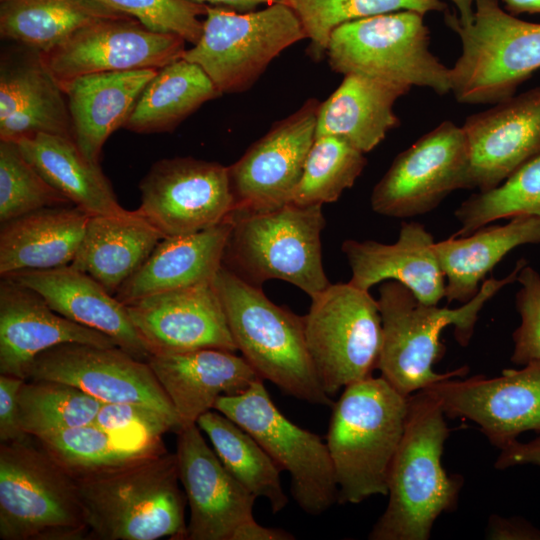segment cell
Wrapping results in <instances>:
<instances>
[{
	"instance_id": "6da1fadb",
	"label": "cell",
	"mask_w": 540,
	"mask_h": 540,
	"mask_svg": "<svg viewBox=\"0 0 540 540\" xmlns=\"http://www.w3.org/2000/svg\"><path fill=\"white\" fill-rule=\"evenodd\" d=\"M73 478L88 539H186L187 499L180 488L177 457L163 445Z\"/></svg>"
},
{
	"instance_id": "7a4b0ae2",
	"label": "cell",
	"mask_w": 540,
	"mask_h": 540,
	"mask_svg": "<svg viewBox=\"0 0 540 540\" xmlns=\"http://www.w3.org/2000/svg\"><path fill=\"white\" fill-rule=\"evenodd\" d=\"M526 264L528 261L521 258L506 277L486 279L474 298L454 309L421 303L397 281L382 282L377 299L382 322L377 366L381 377L404 396H410L435 382L466 375L467 367L447 373L433 370L445 351L440 341L442 330L453 325L458 343L468 345L484 304L503 287L517 281Z\"/></svg>"
},
{
	"instance_id": "3957f363",
	"label": "cell",
	"mask_w": 540,
	"mask_h": 540,
	"mask_svg": "<svg viewBox=\"0 0 540 540\" xmlns=\"http://www.w3.org/2000/svg\"><path fill=\"white\" fill-rule=\"evenodd\" d=\"M445 413L427 389L409 396L405 430L388 478V503L373 526L371 540H427L437 518L455 509L460 475L442 467L449 435Z\"/></svg>"
},
{
	"instance_id": "277c9868",
	"label": "cell",
	"mask_w": 540,
	"mask_h": 540,
	"mask_svg": "<svg viewBox=\"0 0 540 540\" xmlns=\"http://www.w3.org/2000/svg\"><path fill=\"white\" fill-rule=\"evenodd\" d=\"M409 396L383 377L344 388L332 414L326 444L338 486V503L358 504L388 494V478L404 434Z\"/></svg>"
},
{
	"instance_id": "5b68a950",
	"label": "cell",
	"mask_w": 540,
	"mask_h": 540,
	"mask_svg": "<svg viewBox=\"0 0 540 540\" xmlns=\"http://www.w3.org/2000/svg\"><path fill=\"white\" fill-rule=\"evenodd\" d=\"M213 283L237 351L257 374L298 400L332 406L307 348L303 316L275 304L224 265Z\"/></svg>"
},
{
	"instance_id": "8992f818",
	"label": "cell",
	"mask_w": 540,
	"mask_h": 540,
	"mask_svg": "<svg viewBox=\"0 0 540 540\" xmlns=\"http://www.w3.org/2000/svg\"><path fill=\"white\" fill-rule=\"evenodd\" d=\"M322 206L290 202L268 210H233L223 265L252 285L282 280L315 297L331 284L322 261Z\"/></svg>"
},
{
	"instance_id": "52a82bcc",
	"label": "cell",
	"mask_w": 540,
	"mask_h": 540,
	"mask_svg": "<svg viewBox=\"0 0 540 540\" xmlns=\"http://www.w3.org/2000/svg\"><path fill=\"white\" fill-rule=\"evenodd\" d=\"M444 14L462 47L451 68V92L458 102H501L540 69V23L515 17L498 0H476L467 24L456 13Z\"/></svg>"
},
{
	"instance_id": "ba28073f",
	"label": "cell",
	"mask_w": 540,
	"mask_h": 540,
	"mask_svg": "<svg viewBox=\"0 0 540 540\" xmlns=\"http://www.w3.org/2000/svg\"><path fill=\"white\" fill-rule=\"evenodd\" d=\"M73 476L28 440L0 445V538L88 539Z\"/></svg>"
},
{
	"instance_id": "9c48e42d",
	"label": "cell",
	"mask_w": 540,
	"mask_h": 540,
	"mask_svg": "<svg viewBox=\"0 0 540 540\" xmlns=\"http://www.w3.org/2000/svg\"><path fill=\"white\" fill-rule=\"evenodd\" d=\"M424 14L401 10L354 20L331 34L326 55L333 71L451 92V68L429 49Z\"/></svg>"
},
{
	"instance_id": "30bf717a",
	"label": "cell",
	"mask_w": 540,
	"mask_h": 540,
	"mask_svg": "<svg viewBox=\"0 0 540 540\" xmlns=\"http://www.w3.org/2000/svg\"><path fill=\"white\" fill-rule=\"evenodd\" d=\"M305 38L286 1L248 12L207 5L202 35L182 58L200 66L221 94L240 93L283 50Z\"/></svg>"
},
{
	"instance_id": "8fae6325",
	"label": "cell",
	"mask_w": 540,
	"mask_h": 540,
	"mask_svg": "<svg viewBox=\"0 0 540 540\" xmlns=\"http://www.w3.org/2000/svg\"><path fill=\"white\" fill-rule=\"evenodd\" d=\"M307 348L322 388L329 395L372 376L377 369L382 322L368 290L330 284L311 298L303 316Z\"/></svg>"
},
{
	"instance_id": "7c38bea8",
	"label": "cell",
	"mask_w": 540,
	"mask_h": 540,
	"mask_svg": "<svg viewBox=\"0 0 540 540\" xmlns=\"http://www.w3.org/2000/svg\"><path fill=\"white\" fill-rule=\"evenodd\" d=\"M214 409L233 420L290 475V492L306 514L317 516L338 503V486L326 442L290 421L273 403L264 380L238 395L220 396Z\"/></svg>"
},
{
	"instance_id": "4fadbf2b",
	"label": "cell",
	"mask_w": 540,
	"mask_h": 540,
	"mask_svg": "<svg viewBox=\"0 0 540 540\" xmlns=\"http://www.w3.org/2000/svg\"><path fill=\"white\" fill-rule=\"evenodd\" d=\"M458 189H469L468 142L462 126L443 121L395 157L373 188L371 208L394 218L424 215Z\"/></svg>"
},
{
	"instance_id": "5bb4252c",
	"label": "cell",
	"mask_w": 540,
	"mask_h": 540,
	"mask_svg": "<svg viewBox=\"0 0 540 540\" xmlns=\"http://www.w3.org/2000/svg\"><path fill=\"white\" fill-rule=\"evenodd\" d=\"M136 209L163 237L196 233L234 210L228 166L193 157L162 159L139 184Z\"/></svg>"
},
{
	"instance_id": "9a60e30c",
	"label": "cell",
	"mask_w": 540,
	"mask_h": 540,
	"mask_svg": "<svg viewBox=\"0 0 540 540\" xmlns=\"http://www.w3.org/2000/svg\"><path fill=\"white\" fill-rule=\"evenodd\" d=\"M26 380L70 384L102 403H131L150 407L181 425L174 407L147 361L122 348L64 343L40 353Z\"/></svg>"
},
{
	"instance_id": "2e32d148",
	"label": "cell",
	"mask_w": 540,
	"mask_h": 540,
	"mask_svg": "<svg viewBox=\"0 0 540 540\" xmlns=\"http://www.w3.org/2000/svg\"><path fill=\"white\" fill-rule=\"evenodd\" d=\"M185 42L176 34L155 32L131 16H122L92 23L41 56L63 88L93 73L159 70L183 57Z\"/></svg>"
},
{
	"instance_id": "e0dca14e",
	"label": "cell",
	"mask_w": 540,
	"mask_h": 540,
	"mask_svg": "<svg viewBox=\"0 0 540 540\" xmlns=\"http://www.w3.org/2000/svg\"><path fill=\"white\" fill-rule=\"evenodd\" d=\"M424 389L439 401L446 417L475 422L499 449L524 432H540V360L519 370L505 369L497 377L449 378Z\"/></svg>"
},
{
	"instance_id": "ac0fdd59",
	"label": "cell",
	"mask_w": 540,
	"mask_h": 540,
	"mask_svg": "<svg viewBox=\"0 0 540 540\" xmlns=\"http://www.w3.org/2000/svg\"><path fill=\"white\" fill-rule=\"evenodd\" d=\"M319 103L307 100L228 166L234 210H268L292 202L316 137Z\"/></svg>"
},
{
	"instance_id": "d6986e66",
	"label": "cell",
	"mask_w": 540,
	"mask_h": 540,
	"mask_svg": "<svg viewBox=\"0 0 540 540\" xmlns=\"http://www.w3.org/2000/svg\"><path fill=\"white\" fill-rule=\"evenodd\" d=\"M126 308L150 356L204 348L237 352L213 282L159 293Z\"/></svg>"
},
{
	"instance_id": "ffe728a7",
	"label": "cell",
	"mask_w": 540,
	"mask_h": 540,
	"mask_svg": "<svg viewBox=\"0 0 540 540\" xmlns=\"http://www.w3.org/2000/svg\"><path fill=\"white\" fill-rule=\"evenodd\" d=\"M176 457L190 510L187 540H231L253 518L256 497L223 466L197 424L177 432Z\"/></svg>"
},
{
	"instance_id": "44dd1931",
	"label": "cell",
	"mask_w": 540,
	"mask_h": 540,
	"mask_svg": "<svg viewBox=\"0 0 540 540\" xmlns=\"http://www.w3.org/2000/svg\"><path fill=\"white\" fill-rule=\"evenodd\" d=\"M462 128L469 150V189L497 187L540 153V86L470 115Z\"/></svg>"
},
{
	"instance_id": "7402d4cb",
	"label": "cell",
	"mask_w": 540,
	"mask_h": 540,
	"mask_svg": "<svg viewBox=\"0 0 540 540\" xmlns=\"http://www.w3.org/2000/svg\"><path fill=\"white\" fill-rule=\"evenodd\" d=\"M64 343L117 346L109 336L55 312L35 290L4 276L0 282V374L26 380L42 352Z\"/></svg>"
},
{
	"instance_id": "603a6c76",
	"label": "cell",
	"mask_w": 540,
	"mask_h": 540,
	"mask_svg": "<svg viewBox=\"0 0 540 540\" xmlns=\"http://www.w3.org/2000/svg\"><path fill=\"white\" fill-rule=\"evenodd\" d=\"M0 64V140L36 134L73 139L66 95L48 71L41 53L18 44Z\"/></svg>"
},
{
	"instance_id": "cb8c5ba5",
	"label": "cell",
	"mask_w": 540,
	"mask_h": 540,
	"mask_svg": "<svg viewBox=\"0 0 540 540\" xmlns=\"http://www.w3.org/2000/svg\"><path fill=\"white\" fill-rule=\"evenodd\" d=\"M435 240L418 222H403L392 244L347 239L342 243L351 269L349 283L363 290L384 281H397L427 305L445 297V276L434 249Z\"/></svg>"
},
{
	"instance_id": "d4e9b609",
	"label": "cell",
	"mask_w": 540,
	"mask_h": 540,
	"mask_svg": "<svg viewBox=\"0 0 540 540\" xmlns=\"http://www.w3.org/2000/svg\"><path fill=\"white\" fill-rule=\"evenodd\" d=\"M147 362L170 399L181 429L214 409L220 396L241 394L262 379L242 356L223 349L151 355Z\"/></svg>"
},
{
	"instance_id": "484cf974",
	"label": "cell",
	"mask_w": 540,
	"mask_h": 540,
	"mask_svg": "<svg viewBox=\"0 0 540 540\" xmlns=\"http://www.w3.org/2000/svg\"><path fill=\"white\" fill-rule=\"evenodd\" d=\"M6 276L38 292L58 314L109 336L135 358L150 357L126 305L88 274L67 265Z\"/></svg>"
},
{
	"instance_id": "4316f807",
	"label": "cell",
	"mask_w": 540,
	"mask_h": 540,
	"mask_svg": "<svg viewBox=\"0 0 540 540\" xmlns=\"http://www.w3.org/2000/svg\"><path fill=\"white\" fill-rule=\"evenodd\" d=\"M231 229L229 216L205 230L163 238L115 297L127 305L159 293L213 282L223 265Z\"/></svg>"
},
{
	"instance_id": "83f0119b",
	"label": "cell",
	"mask_w": 540,
	"mask_h": 540,
	"mask_svg": "<svg viewBox=\"0 0 540 540\" xmlns=\"http://www.w3.org/2000/svg\"><path fill=\"white\" fill-rule=\"evenodd\" d=\"M156 69L93 73L75 78L62 89L66 95L73 138L91 162L100 161L108 137L128 121Z\"/></svg>"
},
{
	"instance_id": "f1b7e54d",
	"label": "cell",
	"mask_w": 540,
	"mask_h": 540,
	"mask_svg": "<svg viewBox=\"0 0 540 540\" xmlns=\"http://www.w3.org/2000/svg\"><path fill=\"white\" fill-rule=\"evenodd\" d=\"M411 88L362 75L347 74L317 109L316 137H339L364 154L398 127L393 107Z\"/></svg>"
},
{
	"instance_id": "f546056e",
	"label": "cell",
	"mask_w": 540,
	"mask_h": 540,
	"mask_svg": "<svg viewBox=\"0 0 540 540\" xmlns=\"http://www.w3.org/2000/svg\"><path fill=\"white\" fill-rule=\"evenodd\" d=\"M90 214L76 205L43 208L1 225L0 274L70 265Z\"/></svg>"
},
{
	"instance_id": "4dcf8cb0",
	"label": "cell",
	"mask_w": 540,
	"mask_h": 540,
	"mask_svg": "<svg viewBox=\"0 0 540 540\" xmlns=\"http://www.w3.org/2000/svg\"><path fill=\"white\" fill-rule=\"evenodd\" d=\"M163 238L137 210L92 215L70 265L115 295Z\"/></svg>"
},
{
	"instance_id": "1f68e13d",
	"label": "cell",
	"mask_w": 540,
	"mask_h": 540,
	"mask_svg": "<svg viewBox=\"0 0 540 540\" xmlns=\"http://www.w3.org/2000/svg\"><path fill=\"white\" fill-rule=\"evenodd\" d=\"M540 243V218L521 215L504 225H485L473 233L435 242L434 249L445 276L448 303L469 302L488 273L514 248Z\"/></svg>"
},
{
	"instance_id": "d6a6232c",
	"label": "cell",
	"mask_w": 540,
	"mask_h": 540,
	"mask_svg": "<svg viewBox=\"0 0 540 540\" xmlns=\"http://www.w3.org/2000/svg\"><path fill=\"white\" fill-rule=\"evenodd\" d=\"M16 142L28 162L53 188L91 216L126 211L100 164L88 160L73 139L41 133Z\"/></svg>"
},
{
	"instance_id": "836d02e7",
	"label": "cell",
	"mask_w": 540,
	"mask_h": 540,
	"mask_svg": "<svg viewBox=\"0 0 540 540\" xmlns=\"http://www.w3.org/2000/svg\"><path fill=\"white\" fill-rule=\"evenodd\" d=\"M128 16L97 0H1V37L46 53L78 30Z\"/></svg>"
},
{
	"instance_id": "e575fe53",
	"label": "cell",
	"mask_w": 540,
	"mask_h": 540,
	"mask_svg": "<svg viewBox=\"0 0 540 540\" xmlns=\"http://www.w3.org/2000/svg\"><path fill=\"white\" fill-rule=\"evenodd\" d=\"M220 95L200 66L181 58L157 71L124 127L135 133L170 132L205 102Z\"/></svg>"
},
{
	"instance_id": "d590c367",
	"label": "cell",
	"mask_w": 540,
	"mask_h": 540,
	"mask_svg": "<svg viewBox=\"0 0 540 540\" xmlns=\"http://www.w3.org/2000/svg\"><path fill=\"white\" fill-rule=\"evenodd\" d=\"M196 424L223 466L247 491L266 499L274 514L287 506L281 470L251 434L215 409L201 415Z\"/></svg>"
},
{
	"instance_id": "8d00e7d4",
	"label": "cell",
	"mask_w": 540,
	"mask_h": 540,
	"mask_svg": "<svg viewBox=\"0 0 540 540\" xmlns=\"http://www.w3.org/2000/svg\"><path fill=\"white\" fill-rule=\"evenodd\" d=\"M102 402L79 388L53 380H25L18 394L19 423L36 439L93 423Z\"/></svg>"
},
{
	"instance_id": "74e56055",
	"label": "cell",
	"mask_w": 540,
	"mask_h": 540,
	"mask_svg": "<svg viewBox=\"0 0 540 540\" xmlns=\"http://www.w3.org/2000/svg\"><path fill=\"white\" fill-rule=\"evenodd\" d=\"M461 227L452 236H467L500 219L528 215L540 218V153L497 187L471 195L455 211Z\"/></svg>"
},
{
	"instance_id": "f35d334b",
	"label": "cell",
	"mask_w": 540,
	"mask_h": 540,
	"mask_svg": "<svg viewBox=\"0 0 540 540\" xmlns=\"http://www.w3.org/2000/svg\"><path fill=\"white\" fill-rule=\"evenodd\" d=\"M366 164L364 153L343 139L332 135L315 137L292 202L323 205L337 201L354 185Z\"/></svg>"
},
{
	"instance_id": "ab89813d",
	"label": "cell",
	"mask_w": 540,
	"mask_h": 540,
	"mask_svg": "<svg viewBox=\"0 0 540 540\" xmlns=\"http://www.w3.org/2000/svg\"><path fill=\"white\" fill-rule=\"evenodd\" d=\"M298 16L315 57L326 53L332 32L354 20L401 10L446 12L441 0H285Z\"/></svg>"
},
{
	"instance_id": "60d3db41",
	"label": "cell",
	"mask_w": 540,
	"mask_h": 540,
	"mask_svg": "<svg viewBox=\"0 0 540 540\" xmlns=\"http://www.w3.org/2000/svg\"><path fill=\"white\" fill-rule=\"evenodd\" d=\"M40 446L72 476L127 461L148 449H132L94 423L67 428L37 438Z\"/></svg>"
},
{
	"instance_id": "b9f144b4",
	"label": "cell",
	"mask_w": 540,
	"mask_h": 540,
	"mask_svg": "<svg viewBox=\"0 0 540 540\" xmlns=\"http://www.w3.org/2000/svg\"><path fill=\"white\" fill-rule=\"evenodd\" d=\"M74 205L28 162L15 141L0 140V222L48 207Z\"/></svg>"
},
{
	"instance_id": "7bdbcfd3",
	"label": "cell",
	"mask_w": 540,
	"mask_h": 540,
	"mask_svg": "<svg viewBox=\"0 0 540 540\" xmlns=\"http://www.w3.org/2000/svg\"><path fill=\"white\" fill-rule=\"evenodd\" d=\"M108 8L138 20L148 29L172 33L193 45L203 32L207 5L186 0H97Z\"/></svg>"
},
{
	"instance_id": "ee69618b",
	"label": "cell",
	"mask_w": 540,
	"mask_h": 540,
	"mask_svg": "<svg viewBox=\"0 0 540 540\" xmlns=\"http://www.w3.org/2000/svg\"><path fill=\"white\" fill-rule=\"evenodd\" d=\"M93 423L117 440L130 438L141 447L161 445L165 433H177L176 425L160 412L131 403H102Z\"/></svg>"
},
{
	"instance_id": "f6af8a7d",
	"label": "cell",
	"mask_w": 540,
	"mask_h": 540,
	"mask_svg": "<svg viewBox=\"0 0 540 540\" xmlns=\"http://www.w3.org/2000/svg\"><path fill=\"white\" fill-rule=\"evenodd\" d=\"M521 288L516 294V309L521 323L513 332L511 362L524 366L540 360V274L526 264L518 273Z\"/></svg>"
},
{
	"instance_id": "bcb514c9",
	"label": "cell",
	"mask_w": 540,
	"mask_h": 540,
	"mask_svg": "<svg viewBox=\"0 0 540 540\" xmlns=\"http://www.w3.org/2000/svg\"><path fill=\"white\" fill-rule=\"evenodd\" d=\"M24 382L23 378L0 374V443L29 437L19 423L18 394Z\"/></svg>"
},
{
	"instance_id": "7dc6e473",
	"label": "cell",
	"mask_w": 540,
	"mask_h": 540,
	"mask_svg": "<svg viewBox=\"0 0 540 540\" xmlns=\"http://www.w3.org/2000/svg\"><path fill=\"white\" fill-rule=\"evenodd\" d=\"M486 538L495 540H540V529L522 518H502L493 515L489 519Z\"/></svg>"
},
{
	"instance_id": "c3c4849f",
	"label": "cell",
	"mask_w": 540,
	"mask_h": 540,
	"mask_svg": "<svg viewBox=\"0 0 540 540\" xmlns=\"http://www.w3.org/2000/svg\"><path fill=\"white\" fill-rule=\"evenodd\" d=\"M500 450L501 452L495 461L497 469L525 464L540 467V435L527 443L515 440Z\"/></svg>"
},
{
	"instance_id": "681fc988",
	"label": "cell",
	"mask_w": 540,
	"mask_h": 540,
	"mask_svg": "<svg viewBox=\"0 0 540 540\" xmlns=\"http://www.w3.org/2000/svg\"><path fill=\"white\" fill-rule=\"evenodd\" d=\"M295 537L282 529L258 524L254 517L242 522L233 532L231 540H292Z\"/></svg>"
},
{
	"instance_id": "f907efd6",
	"label": "cell",
	"mask_w": 540,
	"mask_h": 540,
	"mask_svg": "<svg viewBox=\"0 0 540 540\" xmlns=\"http://www.w3.org/2000/svg\"><path fill=\"white\" fill-rule=\"evenodd\" d=\"M198 4L217 6L232 9L238 12H248L256 10L260 5H270L285 0H186Z\"/></svg>"
},
{
	"instance_id": "816d5d0a",
	"label": "cell",
	"mask_w": 540,
	"mask_h": 540,
	"mask_svg": "<svg viewBox=\"0 0 540 540\" xmlns=\"http://www.w3.org/2000/svg\"><path fill=\"white\" fill-rule=\"evenodd\" d=\"M506 11L512 15L540 14V0H502Z\"/></svg>"
},
{
	"instance_id": "f5cc1de1",
	"label": "cell",
	"mask_w": 540,
	"mask_h": 540,
	"mask_svg": "<svg viewBox=\"0 0 540 540\" xmlns=\"http://www.w3.org/2000/svg\"><path fill=\"white\" fill-rule=\"evenodd\" d=\"M451 1L458 12V18L463 24L469 23L474 15L476 0H449Z\"/></svg>"
}]
</instances>
